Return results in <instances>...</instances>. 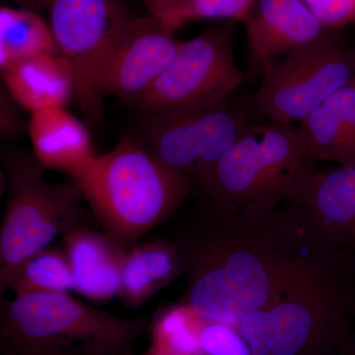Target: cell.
<instances>
[{
  "label": "cell",
  "mask_w": 355,
  "mask_h": 355,
  "mask_svg": "<svg viewBox=\"0 0 355 355\" xmlns=\"http://www.w3.org/2000/svg\"><path fill=\"white\" fill-rule=\"evenodd\" d=\"M163 224L161 238L183 263L179 302L233 327L272 305L331 252L287 202L233 210L196 200Z\"/></svg>",
  "instance_id": "1"
},
{
  "label": "cell",
  "mask_w": 355,
  "mask_h": 355,
  "mask_svg": "<svg viewBox=\"0 0 355 355\" xmlns=\"http://www.w3.org/2000/svg\"><path fill=\"white\" fill-rule=\"evenodd\" d=\"M355 320V261L331 252L236 328L253 355H345Z\"/></svg>",
  "instance_id": "2"
},
{
  "label": "cell",
  "mask_w": 355,
  "mask_h": 355,
  "mask_svg": "<svg viewBox=\"0 0 355 355\" xmlns=\"http://www.w3.org/2000/svg\"><path fill=\"white\" fill-rule=\"evenodd\" d=\"M103 231L125 246L179 211L191 184L135 137L95 155L70 176Z\"/></svg>",
  "instance_id": "3"
},
{
  "label": "cell",
  "mask_w": 355,
  "mask_h": 355,
  "mask_svg": "<svg viewBox=\"0 0 355 355\" xmlns=\"http://www.w3.org/2000/svg\"><path fill=\"white\" fill-rule=\"evenodd\" d=\"M297 128L257 123L220 159L191 197L233 210L270 209L297 198L319 171Z\"/></svg>",
  "instance_id": "4"
},
{
  "label": "cell",
  "mask_w": 355,
  "mask_h": 355,
  "mask_svg": "<svg viewBox=\"0 0 355 355\" xmlns=\"http://www.w3.org/2000/svg\"><path fill=\"white\" fill-rule=\"evenodd\" d=\"M7 202L0 227V295L13 270L51 246L60 236L90 228L96 221L78 184L70 179L51 184L46 167L33 151L2 147Z\"/></svg>",
  "instance_id": "5"
},
{
  "label": "cell",
  "mask_w": 355,
  "mask_h": 355,
  "mask_svg": "<svg viewBox=\"0 0 355 355\" xmlns=\"http://www.w3.org/2000/svg\"><path fill=\"white\" fill-rule=\"evenodd\" d=\"M149 328L146 318L96 309L69 292L0 301V340L70 343L109 355H135V345Z\"/></svg>",
  "instance_id": "6"
},
{
  "label": "cell",
  "mask_w": 355,
  "mask_h": 355,
  "mask_svg": "<svg viewBox=\"0 0 355 355\" xmlns=\"http://www.w3.org/2000/svg\"><path fill=\"white\" fill-rule=\"evenodd\" d=\"M44 11L58 53L71 67L84 120L97 125L104 113L107 70L137 17L120 0H44Z\"/></svg>",
  "instance_id": "7"
},
{
  "label": "cell",
  "mask_w": 355,
  "mask_h": 355,
  "mask_svg": "<svg viewBox=\"0 0 355 355\" xmlns=\"http://www.w3.org/2000/svg\"><path fill=\"white\" fill-rule=\"evenodd\" d=\"M234 21L184 41L171 64L128 106L141 114L190 112L230 100L243 83L234 58Z\"/></svg>",
  "instance_id": "8"
},
{
  "label": "cell",
  "mask_w": 355,
  "mask_h": 355,
  "mask_svg": "<svg viewBox=\"0 0 355 355\" xmlns=\"http://www.w3.org/2000/svg\"><path fill=\"white\" fill-rule=\"evenodd\" d=\"M336 31L328 30L268 67L254 97L259 113L273 123H300L354 83L355 51Z\"/></svg>",
  "instance_id": "9"
},
{
  "label": "cell",
  "mask_w": 355,
  "mask_h": 355,
  "mask_svg": "<svg viewBox=\"0 0 355 355\" xmlns=\"http://www.w3.org/2000/svg\"><path fill=\"white\" fill-rule=\"evenodd\" d=\"M140 118L135 139L186 178L193 191L257 125L246 110L230 100L193 111Z\"/></svg>",
  "instance_id": "10"
},
{
  "label": "cell",
  "mask_w": 355,
  "mask_h": 355,
  "mask_svg": "<svg viewBox=\"0 0 355 355\" xmlns=\"http://www.w3.org/2000/svg\"><path fill=\"white\" fill-rule=\"evenodd\" d=\"M153 16L135 18L114 51L105 76V97L132 102L157 79L184 41Z\"/></svg>",
  "instance_id": "11"
},
{
  "label": "cell",
  "mask_w": 355,
  "mask_h": 355,
  "mask_svg": "<svg viewBox=\"0 0 355 355\" xmlns=\"http://www.w3.org/2000/svg\"><path fill=\"white\" fill-rule=\"evenodd\" d=\"M241 22L247 35L248 71L261 78L280 58L328 31L300 0H254Z\"/></svg>",
  "instance_id": "12"
},
{
  "label": "cell",
  "mask_w": 355,
  "mask_h": 355,
  "mask_svg": "<svg viewBox=\"0 0 355 355\" xmlns=\"http://www.w3.org/2000/svg\"><path fill=\"white\" fill-rule=\"evenodd\" d=\"M287 202L318 241L355 261V166L320 169L305 191Z\"/></svg>",
  "instance_id": "13"
},
{
  "label": "cell",
  "mask_w": 355,
  "mask_h": 355,
  "mask_svg": "<svg viewBox=\"0 0 355 355\" xmlns=\"http://www.w3.org/2000/svg\"><path fill=\"white\" fill-rule=\"evenodd\" d=\"M74 291L91 300H110L119 296L121 275L128 248L106 232L80 229L64 236Z\"/></svg>",
  "instance_id": "14"
},
{
  "label": "cell",
  "mask_w": 355,
  "mask_h": 355,
  "mask_svg": "<svg viewBox=\"0 0 355 355\" xmlns=\"http://www.w3.org/2000/svg\"><path fill=\"white\" fill-rule=\"evenodd\" d=\"M28 135L37 158L46 168L60 170L69 177L95 156L85 123L64 107L32 113Z\"/></svg>",
  "instance_id": "15"
},
{
  "label": "cell",
  "mask_w": 355,
  "mask_h": 355,
  "mask_svg": "<svg viewBox=\"0 0 355 355\" xmlns=\"http://www.w3.org/2000/svg\"><path fill=\"white\" fill-rule=\"evenodd\" d=\"M1 70L2 81L16 102L30 113L67 106L76 95L71 67L60 55L24 58Z\"/></svg>",
  "instance_id": "16"
},
{
  "label": "cell",
  "mask_w": 355,
  "mask_h": 355,
  "mask_svg": "<svg viewBox=\"0 0 355 355\" xmlns=\"http://www.w3.org/2000/svg\"><path fill=\"white\" fill-rule=\"evenodd\" d=\"M181 275L183 263L171 243L161 237L140 240L128 248L119 297L130 309H139Z\"/></svg>",
  "instance_id": "17"
},
{
  "label": "cell",
  "mask_w": 355,
  "mask_h": 355,
  "mask_svg": "<svg viewBox=\"0 0 355 355\" xmlns=\"http://www.w3.org/2000/svg\"><path fill=\"white\" fill-rule=\"evenodd\" d=\"M60 55L50 24L41 13L24 8H0V69L24 58Z\"/></svg>",
  "instance_id": "18"
},
{
  "label": "cell",
  "mask_w": 355,
  "mask_h": 355,
  "mask_svg": "<svg viewBox=\"0 0 355 355\" xmlns=\"http://www.w3.org/2000/svg\"><path fill=\"white\" fill-rule=\"evenodd\" d=\"M7 288L16 296L74 291L73 275L64 248L49 246L26 259L11 273Z\"/></svg>",
  "instance_id": "19"
},
{
  "label": "cell",
  "mask_w": 355,
  "mask_h": 355,
  "mask_svg": "<svg viewBox=\"0 0 355 355\" xmlns=\"http://www.w3.org/2000/svg\"><path fill=\"white\" fill-rule=\"evenodd\" d=\"M301 137L313 157L320 163H338L340 167L355 166V146L338 118L328 103L320 105L299 123Z\"/></svg>",
  "instance_id": "20"
},
{
  "label": "cell",
  "mask_w": 355,
  "mask_h": 355,
  "mask_svg": "<svg viewBox=\"0 0 355 355\" xmlns=\"http://www.w3.org/2000/svg\"><path fill=\"white\" fill-rule=\"evenodd\" d=\"M202 321L203 318L189 306L178 301L159 311L150 322L151 347L197 355L198 331Z\"/></svg>",
  "instance_id": "21"
},
{
  "label": "cell",
  "mask_w": 355,
  "mask_h": 355,
  "mask_svg": "<svg viewBox=\"0 0 355 355\" xmlns=\"http://www.w3.org/2000/svg\"><path fill=\"white\" fill-rule=\"evenodd\" d=\"M197 355H253L236 327L203 319L198 331Z\"/></svg>",
  "instance_id": "22"
},
{
  "label": "cell",
  "mask_w": 355,
  "mask_h": 355,
  "mask_svg": "<svg viewBox=\"0 0 355 355\" xmlns=\"http://www.w3.org/2000/svg\"><path fill=\"white\" fill-rule=\"evenodd\" d=\"M0 355H109L70 343L0 340Z\"/></svg>",
  "instance_id": "23"
},
{
  "label": "cell",
  "mask_w": 355,
  "mask_h": 355,
  "mask_svg": "<svg viewBox=\"0 0 355 355\" xmlns=\"http://www.w3.org/2000/svg\"><path fill=\"white\" fill-rule=\"evenodd\" d=\"M254 0H193L188 22L196 20L241 21Z\"/></svg>",
  "instance_id": "24"
},
{
  "label": "cell",
  "mask_w": 355,
  "mask_h": 355,
  "mask_svg": "<svg viewBox=\"0 0 355 355\" xmlns=\"http://www.w3.org/2000/svg\"><path fill=\"white\" fill-rule=\"evenodd\" d=\"M327 30L354 23L355 0H300Z\"/></svg>",
  "instance_id": "25"
},
{
  "label": "cell",
  "mask_w": 355,
  "mask_h": 355,
  "mask_svg": "<svg viewBox=\"0 0 355 355\" xmlns=\"http://www.w3.org/2000/svg\"><path fill=\"white\" fill-rule=\"evenodd\" d=\"M22 107L14 100L4 84L0 86V135L4 140L19 139L29 132V121Z\"/></svg>",
  "instance_id": "26"
},
{
  "label": "cell",
  "mask_w": 355,
  "mask_h": 355,
  "mask_svg": "<svg viewBox=\"0 0 355 355\" xmlns=\"http://www.w3.org/2000/svg\"><path fill=\"white\" fill-rule=\"evenodd\" d=\"M149 15L160 20L172 31L188 23L193 0H141Z\"/></svg>",
  "instance_id": "27"
},
{
  "label": "cell",
  "mask_w": 355,
  "mask_h": 355,
  "mask_svg": "<svg viewBox=\"0 0 355 355\" xmlns=\"http://www.w3.org/2000/svg\"><path fill=\"white\" fill-rule=\"evenodd\" d=\"M335 110L355 146V81L326 101Z\"/></svg>",
  "instance_id": "28"
},
{
  "label": "cell",
  "mask_w": 355,
  "mask_h": 355,
  "mask_svg": "<svg viewBox=\"0 0 355 355\" xmlns=\"http://www.w3.org/2000/svg\"><path fill=\"white\" fill-rule=\"evenodd\" d=\"M10 1L17 4L20 8L29 9L38 13L44 11V0H10Z\"/></svg>",
  "instance_id": "29"
},
{
  "label": "cell",
  "mask_w": 355,
  "mask_h": 355,
  "mask_svg": "<svg viewBox=\"0 0 355 355\" xmlns=\"http://www.w3.org/2000/svg\"><path fill=\"white\" fill-rule=\"evenodd\" d=\"M144 355H189L182 352H169V350L160 349L157 347H151Z\"/></svg>",
  "instance_id": "30"
},
{
  "label": "cell",
  "mask_w": 355,
  "mask_h": 355,
  "mask_svg": "<svg viewBox=\"0 0 355 355\" xmlns=\"http://www.w3.org/2000/svg\"><path fill=\"white\" fill-rule=\"evenodd\" d=\"M354 25H355V21H354Z\"/></svg>",
  "instance_id": "31"
}]
</instances>
